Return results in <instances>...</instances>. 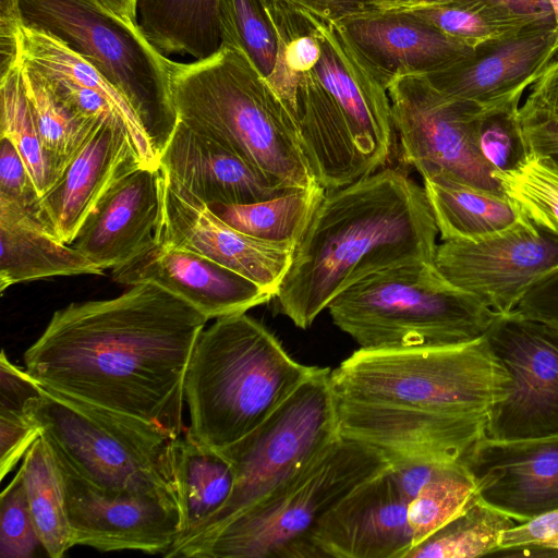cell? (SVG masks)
<instances>
[{"instance_id":"obj_1","label":"cell","mask_w":558,"mask_h":558,"mask_svg":"<svg viewBox=\"0 0 558 558\" xmlns=\"http://www.w3.org/2000/svg\"><path fill=\"white\" fill-rule=\"evenodd\" d=\"M209 319L151 282L57 311L24 353L45 389L116 415L184 432V378Z\"/></svg>"},{"instance_id":"obj_2","label":"cell","mask_w":558,"mask_h":558,"mask_svg":"<svg viewBox=\"0 0 558 558\" xmlns=\"http://www.w3.org/2000/svg\"><path fill=\"white\" fill-rule=\"evenodd\" d=\"M438 229L424 186L396 168L326 191L276 294L301 328L343 290L383 269L434 263Z\"/></svg>"},{"instance_id":"obj_3","label":"cell","mask_w":558,"mask_h":558,"mask_svg":"<svg viewBox=\"0 0 558 558\" xmlns=\"http://www.w3.org/2000/svg\"><path fill=\"white\" fill-rule=\"evenodd\" d=\"M178 120L216 140L288 190L318 183L296 120L245 51L221 45L192 62L171 61Z\"/></svg>"},{"instance_id":"obj_4","label":"cell","mask_w":558,"mask_h":558,"mask_svg":"<svg viewBox=\"0 0 558 558\" xmlns=\"http://www.w3.org/2000/svg\"><path fill=\"white\" fill-rule=\"evenodd\" d=\"M317 368L292 359L246 313L217 318L199 333L187 364L186 429L220 450L263 423Z\"/></svg>"},{"instance_id":"obj_5","label":"cell","mask_w":558,"mask_h":558,"mask_svg":"<svg viewBox=\"0 0 558 558\" xmlns=\"http://www.w3.org/2000/svg\"><path fill=\"white\" fill-rule=\"evenodd\" d=\"M327 310L333 324L366 350L468 342L484 336L499 315L449 283L430 262L368 275Z\"/></svg>"},{"instance_id":"obj_6","label":"cell","mask_w":558,"mask_h":558,"mask_svg":"<svg viewBox=\"0 0 558 558\" xmlns=\"http://www.w3.org/2000/svg\"><path fill=\"white\" fill-rule=\"evenodd\" d=\"M336 397L488 417L509 374L486 333L449 345L359 349L331 371Z\"/></svg>"},{"instance_id":"obj_7","label":"cell","mask_w":558,"mask_h":558,"mask_svg":"<svg viewBox=\"0 0 558 558\" xmlns=\"http://www.w3.org/2000/svg\"><path fill=\"white\" fill-rule=\"evenodd\" d=\"M59 464L104 492H165L179 500L173 437L43 387L27 404ZM180 504V502H179Z\"/></svg>"},{"instance_id":"obj_8","label":"cell","mask_w":558,"mask_h":558,"mask_svg":"<svg viewBox=\"0 0 558 558\" xmlns=\"http://www.w3.org/2000/svg\"><path fill=\"white\" fill-rule=\"evenodd\" d=\"M389 465L375 447L339 437L298 476L243 511L185 558H313L311 535L342 498Z\"/></svg>"},{"instance_id":"obj_9","label":"cell","mask_w":558,"mask_h":558,"mask_svg":"<svg viewBox=\"0 0 558 558\" xmlns=\"http://www.w3.org/2000/svg\"><path fill=\"white\" fill-rule=\"evenodd\" d=\"M23 24L45 31L86 59L128 99L158 155L178 122L171 59L100 0H19Z\"/></svg>"},{"instance_id":"obj_10","label":"cell","mask_w":558,"mask_h":558,"mask_svg":"<svg viewBox=\"0 0 558 558\" xmlns=\"http://www.w3.org/2000/svg\"><path fill=\"white\" fill-rule=\"evenodd\" d=\"M331 369L318 367L263 423L219 451L230 461L234 486L226 505L193 537L165 557H184L233 518L298 476L340 436Z\"/></svg>"},{"instance_id":"obj_11","label":"cell","mask_w":558,"mask_h":558,"mask_svg":"<svg viewBox=\"0 0 558 558\" xmlns=\"http://www.w3.org/2000/svg\"><path fill=\"white\" fill-rule=\"evenodd\" d=\"M393 130L403 161L423 179L447 174L506 196L476 143L483 107L437 89L426 74H395L388 83Z\"/></svg>"},{"instance_id":"obj_12","label":"cell","mask_w":558,"mask_h":558,"mask_svg":"<svg viewBox=\"0 0 558 558\" xmlns=\"http://www.w3.org/2000/svg\"><path fill=\"white\" fill-rule=\"evenodd\" d=\"M486 337L510 381L488 415L485 438H558V330L512 311L498 315Z\"/></svg>"},{"instance_id":"obj_13","label":"cell","mask_w":558,"mask_h":558,"mask_svg":"<svg viewBox=\"0 0 558 558\" xmlns=\"http://www.w3.org/2000/svg\"><path fill=\"white\" fill-rule=\"evenodd\" d=\"M434 264L453 287L504 315L515 310L537 279L558 266V238L523 216L484 239L437 244Z\"/></svg>"},{"instance_id":"obj_14","label":"cell","mask_w":558,"mask_h":558,"mask_svg":"<svg viewBox=\"0 0 558 558\" xmlns=\"http://www.w3.org/2000/svg\"><path fill=\"white\" fill-rule=\"evenodd\" d=\"M290 8L318 39L322 53L314 72L341 109L356 148L373 173L390 154L395 130L388 83L392 76L371 61L339 21Z\"/></svg>"},{"instance_id":"obj_15","label":"cell","mask_w":558,"mask_h":558,"mask_svg":"<svg viewBox=\"0 0 558 558\" xmlns=\"http://www.w3.org/2000/svg\"><path fill=\"white\" fill-rule=\"evenodd\" d=\"M338 434L386 458L464 464L485 438L488 417L336 397Z\"/></svg>"},{"instance_id":"obj_16","label":"cell","mask_w":558,"mask_h":558,"mask_svg":"<svg viewBox=\"0 0 558 558\" xmlns=\"http://www.w3.org/2000/svg\"><path fill=\"white\" fill-rule=\"evenodd\" d=\"M59 466L74 546L163 556L177 542L181 510L174 496L165 492H104Z\"/></svg>"},{"instance_id":"obj_17","label":"cell","mask_w":558,"mask_h":558,"mask_svg":"<svg viewBox=\"0 0 558 558\" xmlns=\"http://www.w3.org/2000/svg\"><path fill=\"white\" fill-rule=\"evenodd\" d=\"M157 242L198 253L254 281L274 298L296 245L265 241L235 230L165 172Z\"/></svg>"},{"instance_id":"obj_18","label":"cell","mask_w":558,"mask_h":558,"mask_svg":"<svg viewBox=\"0 0 558 558\" xmlns=\"http://www.w3.org/2000/svg\"><path fill=\"white\" fill-rule=\"evenodd\" d=\"M389 465L361 483L315 526L313 558H404L413 544L409 499Z\"/></svg>"},{"instance_id":"obj_19","label":"cell","mask_w":558,"mask_h":558,"mask_svg":"<svg viewBox=\"0 0 558 558\" xmlns=\"http://www.w3.org/2000/svg\"><path fill=\"white\" fill-rule=\"evenodd\" d=\"M557 54L558 29L529 26L481 44L469 56L426 75L447 96L489 108L520 101Z\"/></svg>"},{"instance_id":"obj_20","label":"cell","mask_w":558,"mask_h":558,"mask_svg":"<svg viewBox=\"0 0 558 558\" xmlns=\"http://www.w3.org/2000/svg\"><path fill=\"white\" fill-rule=\"evenodd\" d=\"M142 166L124 123L116 117L104 120L39 197L35 215L52 236L71 244L109 189Z\"/></svg>"},{"instance_id":"obj_21","label":"cell","mask_w":558,"mask_h":558,"mask_svg":"<svg viewBox=\"0 0 558 558\" xmlns=\"http://www.w3.org/2000/svg\"><path fill=\"white\" fill-rule=\"evenodd\" d=\"M163 172L142 166L118 180L69 244L101 271L118 269L157 242Z\"/></svg>"},{"instance_id":"obj_22","label":"cell","mask_w":558,"mask_h":558,"mask_svg":"<svg viewBox=\"0 0 558 558\" xmlns=\"http://www.w3.org/2000/svg\"><path fill=\"white\" fill-rule=\"evenodd\" d=\"M466 468L478 499L517 523L558 508V438H483Z\"/></svg>"},{"instance_id":"obj_23","label":"cell","mask_w":558,"mask_h":558,"mask_svg":"<svg viewBox=\"0 0 558 558\" xmlns=\"http://www.w3.org/2000/svg\"><path fill=\"white\" fill-rule=\"evenodd\" d=\"M111 275L122 284H157L208 319L246 313L274 298L254 281L198 253L158 242Z\"/></svg>"},{"instance_id":"obj_24","label":"cell","mask_w":558,"mask_h":558,"mask_svg":"<svg viewBox=\"0 0 558 558\" xmlns=\"http://www.w3.org/2000/svg\"><path fill=\"white\" fill-rule=\"evenodd\" d=\"M19 59L35 68L58 98L90 122L119 118L147 167H159V155L124 95L86 59L53 35L22 25Z\"/></svg>"},{"instance_id":"obj_25","label":"cell","mask_w":558,"mask_h":558,"mask_svg":"<svg viewBox=\"0 0 558 558\" xmlns=\"http://www.w3.org/2000/svg\"><path fill=\"white\" fill-rule=\"evenodd\" d=\"M159 165L169 178L206 205L248 204L291 191L180 120L160 153Z\"/></svg>"},{"instance_id":"obj_26","label":"cell","mask_w":558,"mask_h":558,"mask_svg":"<svg viewBox=\"0 0 558 558\" xmlns=\"http://www.w3.org/2000/svg\"><path fill=\"white\" fill-rule=\"evenodd\" d=\"M339 22L371 61L389 76L430 74L473 50L463 41L402 12H371Z\"/></svg>"},{"instance_id":"obj_27","label":"cell","mask_w":558,"mask_h":558,"mask_svg":"<svg viewBox=\"0 0 558 558\" xmlns=\"http://www.w3.org/2000/svg\"><path fill=\"white\" fill-rule=\"evenodd\" d=\"M98 267L52 236L35 213L0 198V291L57 276L102 275Z\"/></svg>"},{"instance_id":"obj_28","label":"cell","mask_w":558,"mask_h":558,"mask_svg":"<svg viewBox=\"0 0 558 558\" xmlns=\"http://www.w3.org/2000/svg\"><path fill=\"white\" fill-rule=\"evenodd\" d=\"M175 476L181 532L170 549L197 534L221 510L235 481L230 461L196 440L186 428L177 440Z\"/></svg>"},{"instance_id":"obj_29","label":"cell","mask_w":558,"mask_h":558,"mask_svg":"<svg viewBox=\"0 0 558 558\" xmlns=\"http://www.w3.org/2000/svg\"><path fill=\"white\" fill-rule=\"evenodd\" d=\"M441 241H476L499 233L523 215L506 197L447 174L423 179Z\"/></svg>"},{"instance_id":"obj_30","label":"cell","mask_w":558,"mask_h":558,"mask_svg":"<svg viewBox=\"0 0 558 558\" xmlns=\"http://www.w3.org/2000/svg\"><path fill=\"white\" fill-rule=\"evenodd\" d=\"M219 0H136L137 25L161 53L205 59L221 45Z\"/></svg>"},{"instance_id":"obj_31","label":"cell","mask_w":558,"mask_h":558,"mask_svg":"<svg viewBox=\"0 0 558 558\" xmlns=\"http://www.w3.org/2000/svg\"><path fill=\"white\" fill-rule=\"evenodd\" d=\"M20 469L43 548L49 557L61 558L74 546L64 480L41 436L27 450Z\"/></svg>"},{"instance_id":"obj_32","label":"cell","mask_w":558,"mask_h":558,"mask_svg":"<svg viewBox=\"0 0 558 558\" xmlns=\"http://www.w3.org/2000/svg\"><path fill=\"white\" fill-rule=\"evenodd\" d=\"M326 190L315 183L248 204H211L210 210L235 230L265 241L298 244Z\"/></svg>"},{"instance_id":"obj_33","label":"cell","mask_w":558,"mask_h":558,"mask_svg":"<svg viewBox=\"0 0 558 558\" xmlns=\"http://www.w3.org/2000/svg\"><path fill=\"white\" fill-rule=\"evenodd\" d=\"M17 66L40 140L61 175L100 122H90L74 113L31 64L19 59Z\"/></svg>"},{"instance_id":"obj_34","label":"cell","mask_w":558,"mask_h":558,"mask_svg":"<svg viewBox=\"0 0 558 558\" xmlns=\"http://www.w3.org/2000/svg\"><path fill=\"white\" fill-rule=\"evenodd\" d=\"M514 520L480 499L412 546L404 558H474L499 549L502 534Z\"/></svg>"},{"instance_id":"obj_35","label":"cell","mask_w":558,"mask_h":558,"mask_svg":"<svg viewBox=\"0 0 558 558\" xmlns=\"http://www.w3.org/2000/svg\"><path fill=\"white\" fill-rule=\"evenodd\" d=\"M506 197L530 221L558 238V159L530 149L513 168L493 171Z\"/></svg>"},{"instance_id":"obj_36","label":"cell","mask_w":558,"mask_h":558,"mask_svg":"<svg viewBox=\"0 0 558 558\" xmlns=\"http://www.w3.org/2000/svg\"><path fill=\"white\" fill-rule=\"evenodd\" d=\"M0 136L15 145L39 196L44 195L60 172L40 140L17 65L0 77Z\"/></svg>"},{"instance_id":"obj_37","label":"cell","mask_w":558,"mask_h":558,"mask_svg":"<svg viewBox=\"0 0 558 558\" xmlns=\"http://www.w3.org/2000/svg\"><path fill=\"white\" fill-rule=\"evenodd\" d=\"M478 499L464 464H442L408 506L413 544H418Z\"/></svg>"},{"instance_id":"obj_38","label":"cell","mask_w":558,"mask_h":558,"mask_svg":"<svg viewBox=\"0 0 558 558\" xmlns=\"http://www.w3.org/2000/svg\"><path fill=\"white\" fill-rule=\"evenodd\" d=\"M395 12L409 14L471 48L536 26L501 9L482 3L423 4Z\"/></svg>"},{"instance_id":"obj_39","label":"cell","mask_w":558,"mask_h":558,"mask_svg":"<svg viewBox=\"0 0 558 558\" xmlns=\"http://www.w3.org/2000/svg\"><path fill=\"white\" fill-rule=\"evenodd\" d=\"M222 45H236L268 81L278 63L280 43L264 0H219Z\"/></svg>"},{"instance_id":"obj_40","label":"cell","mask_w":558,"mask_h":558,"mask_svg":"<svg viewBox=\"0 0 558 558\" xmlns=\"http://www.w3.org/2000/svg\"><path fill=\"white\" fill-rule=\"evenodd\" d=\"M520 101L483 108L476 122L478 150L493 169L505 171L518 165L529 146L519 113Z\"/></svg>"},{"instance_id":"obj_41","label":"cell","mask_w":558,"mask_h":558,"mask_svg":"<svg viewBox=\"0 0 558 558\" xmlns=\"http://www.w3.org/2000/svg\"><path fill=\"white\" fill-rule=\"evenodd\" d=\"M41 542L20 469L0 496V557L32 558Z\"/></svg>"},{"instance_id":"obj_42","label":"cell","mask_w":558,"mask_h":558,"mask_svg":"<svg viewBox=\"0 0 558 558\" xmlns=\"http://www.w3.org/2000/svg\"><path fill=\"white\" fill-rule=\"evenodd\" d=\"M496 556L558 557V508L506 531Z\"/></svg>"},{"instance_id":"obj_43","label":"cell","mask_w":558,"mask_h":558,"mask_svg":"<svg viewBox=\"0 0 558 558\" xmlns=\"http://www.w3.org/2000/svg\"><path fill=\"white\" fill-rule=\"evenodd\" d=\"M41 436L39 425L26 411L0 409V478L4 480L31 446Z\"/></svg>"},{"instance_id":"obj_44","label":"cell","mask_w":558,"mask_h":558,"mask_svg":"<svg viewBox=\"0 0 558 558\" xmlns=\"http://www.w3.org/2000/svg\"><path fill=\"white\" fill-rule=\"evenodd\" d=\"M39 194L15 145L0 136V198L9 199L36 213Z\"/></svg>"},{"instance_id":"obj_45","label":"cell","mask_w":558,"mask_h":558,"mask_svg":"<svg viewBox=\"0 0 558 558\" xmlns=\"http://www.w3.org/2000/svg\"><path fill=\"white\" fill-rule=\"evenodd\" d=\"M514 311L558 330V266L525 291Z\"/></svg>"},{"instance_id":"obj_46","label":"cell","mask_w":558,"mask_h":558,"mask_svg":"<svg viewBox=\"0 0 558 558\" xmlns=\"http://www.w3.org/2000/svg\"><path fill=\"white\" fill-rule=\"evenodd\" d=\"M519 113L521 120L558 117V54L531 86Z\"/></svg>"},{"instance_id":"obj_47","label":"cell","mask_w":558,"mask_h":558,"mask_svg":"<svg viewBox=\"0 0 558 558\" xmlns=\"http://www.w3.org/2000/svg\"><path fill=\"white\" fill-rule=\"evenodd\" d=\"M22 25L19 0H0V77L17 65Z\"/></svg>"},{"instance_id":"obj_48","label":"cell","mask_w":558,"mask_h":558,"mask_svg":"<svg viewBox=\"0 0 558 558\" xmlns=\"http://www.w3.org/2000/svg\"><path fill=\"white\" fill-rule=\"evenodd\" d=\"M447 2L487 4L501 9L536 26L556 28L549 0H442L437 3Z\"/></svg>"},{"instance_id":"obj_49","label":"cell","mask_w":558,"mask_h":558,"mask_svg":"<svg viewBox=\"0 0 558 558\" xmlns=\"http://www.w3.org/2000/svg\"><path fill=\"white\" fill-rule=\"evenodd\" d=\"M292 8L307 10L337 21L369 13L375 0H283Z\"/></svg>"},{"instance_id":"obj_50","label":"cell","mask_w":558,"mask_h":558,"mask_svg":"<svg viewBox=\"0 0 558 558\" xmlns=\"http://www.w3.org/2000/svg\"><path fill=\"white\" fill-rule=\"evenodd\" d=\"M530 149L543 154L558 150V117L521 120Z\"/></svg>"},{"instance_id":"obj_51","label":"cell","mask_w":558,"mask_h":558,"mask_svg":"<svg viewBox=\"0 0 558 558\" xmlns=\"http://www.w3.org/2000/svg\"><path fill=\"white\" fill-rule=\"evenodd\" d=\"M440 1L442 0H375L372 12H395L411 7L432 4Z\"/></svg>"},{"instance_id":"obj_52","label":"cell","mask_w":558,"mask_h":558,"mask_svg":"<svg viewBox=\"0 0 558 558\" xmlns=\"http://www.w3.org/2000/svg\"><path fill=\"white\" fill-rule=\"evenodd\" d=\"M109 10L132 24H137L136 0H100Z\"/></svg>"},{"instance_id":"obj_53","label":"cell","mask_w":558,"mask_h":558,"mask_svg":"<svg viewBox=\"0 0 558 558\" xmlns=\"http://www.w3.org/2000/svg\"><path fill=\"white\" fill-rule=\"evenodd\" d=\"M549 3L554 12L556 28L558 29V0H549Z\"/></svg>"},{"instance_id":"obj_54","label":"cell","mask_w":558,"mask_h":558,"mask_svg":"<svg viewBox=\"0 0 558 558\" xmlns=\"http://www.w3.org/2000/svg\"><path fill=\"white\" fill-rule=\"evenodd\" d=\"M548 155H553L554 157H556L558 159V150H555V151H553L551 154H548Z\"/></svg>"},{"instance_id":"obj_55","label":"cell","mask_w":558,"mask_h":558,"mask_svg":"<svg viewBox=\"0 0 558 558\" xmlns=\"http://www.w3.org/2000/svg\"><path fill=\"white\" fill-rule=\"evenodd\" d=\"M269 1H272V2H278V1H281V0H269Z\"/></svg>"}]
</instances>
